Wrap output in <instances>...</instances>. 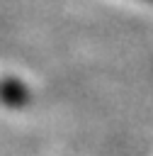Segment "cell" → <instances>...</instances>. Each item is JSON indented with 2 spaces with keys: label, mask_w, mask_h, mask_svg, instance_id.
Listing matches in <instances>:
<instances>
[{
  "label": "cell",
  "mask_w": 153,
  "mask_h": 156,
  "mask_svg": "<svg viewBox=\"0 0 153 156\" xmlns=\"http://www.w3.org/2000/svg\"><path fill=\"white\" fill-rule=\"evenodd\" d=\"M0 102L7 107H22L29 102V90L17 78H2L0 80Z\"/></svg>",
  "instance_id": "6da1fadb"
}]
</instances>
